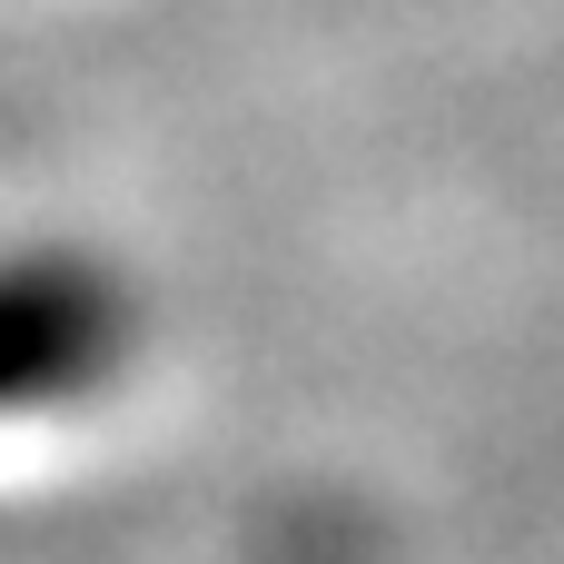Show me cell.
<instances>
[{
  "mask_svg": "<svg viewBox=\"0 0 564 564\" xmlns=\"http://www.w3.org/2000/svg\"><path fill=\"white\" fill-rule=\"evenodd\" d=\"M139 347V297L109 258L10 248L0 258V416H50L119 387Z\"/></svg>",
  "mask_w": 564,
  "mask_h": 564,
  "instance_id": "obj_1",
  "label": "cell"
}]
</instances>
